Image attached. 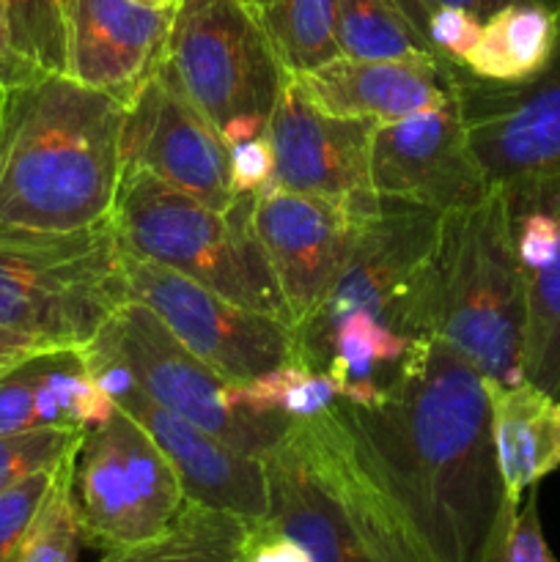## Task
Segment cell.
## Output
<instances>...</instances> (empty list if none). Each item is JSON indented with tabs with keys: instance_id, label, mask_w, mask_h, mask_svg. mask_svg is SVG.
<instances>
[{
	"instance_id": "6da1fadb",
	"label": "cell",
	"mask_w": 560,
	"mask_h": 562,
	"mask_svg": "<svg viewBox=\"0 0 560 562\" xmlns=\"http://www.w3.org/2000/svg\"><path fill=\"white\" fill-rule=\"evenodd\" d=\"M338 412L428 562H486L519 508L497 470L486 379L443 338H415L382 404Z\"/></svg>"
},
{
	"instance_id": "7a4b0ae2",
	"label": "cell",
	"mask_w": 560,
	"mask_h": 562,
	"mask_svg": "<svg viewBox=\"0 0 560 562\" xmlns=\"http://www.w3.org/2000/svg\"><path fill=\"white\" fill-rule=\"evenodd\" d=\"M126 104L58 71L0 91V231L69 236L113 220Z\"/></svg>"
},
{
	"instance_id": "3957f363",
	"label": "cell",
	"mask_w": 560,
	"mask_h": 562,
	"mask_svg": "<svg viewBox=\"0 0 560 562\" xmlns=\"http://www.w3.org/2000/svg\"><path fill=\"white\" fill-rule=\"evenodd\" d=\"M264 467L269 514L258 525L300 543L311 562H428L338 404L291 420Z\"/></svg>"
},
{
	"instance_id": "277c9868",
	"label": "cell",
	"mask_w": 560,
	"mask_h": 562,
	"mask_svg": "<svg viewBox=\"0 0 560 562\" xmlns=\"http://www.w3.org/2000/svg\"><path fill=\"white\" fill-rule=\"evenodd\" d=\"M432 333L486 382H525V289L497 184L475 206L443 214L432 263Z\"/></svg>"
},
{
	"instance_id": "5b68a950",
	"label": "cell",
	"mask_w": 560,
	"mask_h": 562,
	"mask_svg": "<svg viewBox=\"0 0 560 562\" xmlns=\"http://www.w3.org/2000/svg\"><path fill=\"white\" fill-rule=\"evenodd\" d=\"M256 195H236L225 212L141 168H124L113 228L130 256L206 285L250 311L291 324L275 274L258 241Z\"/></svg>"
},
{
	"instance_id": "8992f818",
	"label": "cell",
	"mask_w": 560,
	"mask_h": 562,
	"mask_svg": "<svg viewBox=\"0 0 560 562\" xmlns=\"http://www.w3.org/2000/svg\"><path fill=\"white\" fill-rule=\"evenodd\" d=\"M130 302L113 220L69 236L0 231V324L82 349Z\"/></svg>"
},
{
	"instance_id": "52a82bcc",
	"label": "cell",
	"mask_w": 560,
	"mask_h": 562,
	"mask_svg": "<svg viewBox=\"0 0 560 562\" xmlns=\"http://www.w3.org/2000/svg\"><path fill=\"white\" fill-rule=\"evenodd\" d=\"M443 214L417 203L382 198L377 217L357 228L338 283L316 313L294 329V362L316 368L329 329L362 311L406 338L432 333V263Z\"/></svg>"
},
{
	"instance_id": "ba28073f",
	"label": "cell",
	"mask_w": 560,
	"mask_h": 562,
	"mask_svg": "<svg viewBox=\"0 0 560 562\" xmlns=\"http://www.w3.org/2000/svg\"><path fill=\"white\" fill-rule=\"evenodd\" d=\"M163 64L217 130L236 115L269 119L289 80L247 0H179Z\"/></svg>"
},
{
	"instance_id": "9c48e42d",
	"label": "cell",
	"mask_w": 560,
	"mask_h": 562,
	"mask_svg": "<svg viewBox=\"0 0 560 562\" xmlns=\"http://www.w3.org/2000/svg\"><path fill=\"white\" fill-rule=\"evenodd\" d=\"M71 497L82 543L102 552L163 536L187 505L179 475L159 445L119 406L82 437Z\"/></svg>"
},
{
	"instance_id": "30bf717a",
	"label": "cell",
	"mask_w": 560,
	"mask_h": 562,
	"mask_svg": "<svg viewBox=\"0 0 560 562\" xmlns=\"http://www.w3.org/2000/svg\"><path fill=\"white\" fill-rule=\"evenodd\" d=\"M124 274L130 300L148 307L184 349L225 382H247L294 362V327L283 318L236 305L130 252H124Z\"/></svg>"
},
{
	"instance_id": "8fae6325",
	"label": "cell",
	"mask_w": 560,
	"mask_h": 562,
	"mask_svg": "<svg viewBox=\"0 0 560 562\" xmlns=\"http://www.w3.org/2000/svg\"><path fill=\"white\" fill-rule=\"evenodd\" d=\"M99 338L130 368L137 387L184 420L245 453L264 456L275 448L291 420L250 417L228 409L223 401L225 379L179 344L165 324L141 302H126L102 329Z\"/></svg>"
},
{
	"instance_id": "7c38bea8",
	"label": "cell",
	"mask_w": 560,
	"mask_h": 562,
	"mask_svg": "<svg viewBox=\"0 0 560 562\" xmlns=\"http://www.w3.org/2000/svg\"><path fill=\"white\" fill-rule=\"evenodd\" d=\"M379 121L322 113L289 75L272 115V181L296 195L329 203L355 223L377 217L382 195L371 179V140Z\"/></svg>"
},
{
	"instance_id": "4fadbf2b",
	"label": "cell",
	"mask_w": 560,
	"mask_h": 562,
	"mask_svg": "<svg viewBox=\"0 0 560 562\" xmlns=\"http://www.w3.org/2000/svg\"><path fill=\"white\" fill-rule=\"evenodd\" d=\"M121 157L124 168L148 170L217 212H225L236 198L223 135L165 64L126 104Z\"/></svg>"
},
{
	"instance_id": "5bb4252c",
	"label": "cell",
	"mask_w": 560,
	"mask_h": 562,
	"mask_svg": "<svg viewBox=\"0 0 560 562\" xmlns=\"http://www.w3.org/2000/svg\"><path fill=\"white\" fill-rule=\"evenodd\" d=\"M371 179L382 198L456 212L492 192L461 119L459 99L401 121L377 124Z\"/></svg>"
},
{
	"instance_id": "9a60e30c",
	"label": "cell",
	"mask_w": 560,
	"mask_h": 562,
	"mask_svg": "<svg viewBox=\"0 0 560 562\" xmlns=\"http://www.w3.org/2000/svg\"><path fill=\"white\" fill-rule=\"evenodd\" d=\"M497 187L525 289L522 376L560 401V165Z\"/></svg>"
},
{
	"instance_id": "2e32d148",
	"label": "cell",
	"mask_w": 560,
	"mask_h": 562,
	"mask_svg": "<svg viewBox=\"0 0 560 562\" xmlns=\"http://www.w3.org/2000/svg\"><path fill=\"white\" fill-rule=\"evenodd\" d=\"M467 137L489 184L560 165V38L547 69L514 86L456 75Z\"/></svg>"
},
{
	"instance_id": "e0dca14e",
	"label": "cell",
	"mask_w": 560,
	"mask_h": 562,
	"mask_svg": "<svg viewBox=\"0 0 560 562\" xmlns=\"http://www.w3.org/2000/svg\"><path fill=\"white\" fill-rule=\"evenodd\" d=\"M253 223L291 313V327H302L338 283L362 223L275 181L256 195Z\"/></svg>"
},
{
	"instance_id": "ac0fdd59",
	"label": "cell",
	"mask_w": 560,
	"mask_h": 562,
	"mask_svg": "<svg viewBox=\"0 0 560 562\" xmlns=\"http://www.w3.org/2000/svg\"><path fill=\"white\" fill-rule=\"evenodd\" d=\"M64 75L130 104L165 60L173 9L141 0H64Z\"/></svg>"
},
{
	"instance_id": "d6986e66",
	"label": "cell",
	"mask_w": 560,
	"mask_h": 562,
	"mask_svg": "<svg viewBox=\"0 0 560 562\" xmlns=\"http://www.w3.org/2000/svg\"><path fill=\"white\" fill-rule=\"evenodd\" d=\"M115 406L135 417L159 445L179 475L187 503L239 516L247 525L267 519L269 486L264 459L236 450L176 412L163 409L141 387L121 395Z\"/></svg>"
},
{
	"instance_id": "ffe728a7",
	"label": "cell",
	"mask_w": 560,
	"mask_h": 562,
	"mask_svg": "<svg viewBox=\"0 0 560 562\" xmlns=\"http://www.w3.org/2000/svg\"><path fill=\"white\" fill-rule=\"evenodd\" d=\"M459 69V64L443 55L399 60L338 55L291 77L322 113L388 124L456 102Z\"/></svg>"
},
{
	"instance_id": "44dd1931",
	"label": "cell",
	"mask_w": 560,
	"mask_h": 562,
	"mask_svg": "<svg viewBox=\"0 0 560 562\" xmlns=\"http://www.w3.org/2000/svg\"><path fill=\"white\" fill-rule=\"evenodd\" d=\"M486 384L505 499L522 505V494L560 470V401L527 382L511 387Z\"/></svg>"
},
{
	"instance_id": "7402d4cb",
	"label": "cell",
	"mask_w": 560,
	"mask_h": 562,
	"mask_svg": "<svg viewBox=\"0 0 560 562\" xmlns=\"http://www.w3.org/2000/svg\"><path fill=\"white\" fill-rule=\"evenodd\" d=\"M415 338L395 333L379 318L355 311L329 329L322 346L318 371L338 387L340 401L379 406L399 379Z\"/></svg>"
},
{
	"instance_id": "603a6c76",
	"label": "cell",
	"mask_w": 560,
	"mask_h": 562,
	"mask_svg": "<svg viewBox=\"0 0 560 562\" xmlns=\"http://www.w3.org/2000/svg\"><path fill=\"white\" fill-rule=\"evenodd\" d=\"M558 38L560 11L549 0H514L483 20L464 69L497 86L525 82L547 69Z\"/></svg>"
},
{
	"instance_id": "cb8c5ba5",
	"label": "cell",
	"mask_w": 560,
	"mask_h": 562,
	"mask_svg": "<svg viewBox=\"0 0 560 562\" xmlns=\"http://www.w3.org/2000/svg\"><path fill=\"white\" fill-rule=\"evenodd\" d=\"M36 428H93L115 404L97 384L82 349H47L25 360Z\"/></svg>"
},
{
	"instance_id": "d4e9b609",
	"label": "cell",
	"mask_w": 560,
	"mask_h": 562,
	"mask_svg": "<svg viewBox=\"0 0 560 562\" xmlns=\"http://www.w3.org/2000/svg\"><path fill=\"white\" fill-rule=\"evenodd\" d=\"M250 527L239 516L187 503L163 536L104 552L99 562H239Z\"/></svg>"
},
{
	"instance_id": "484cf974",
	"label": "cell",
	"mask_w": 560,
	"mask_h": 562,
	"mask_svg": "<svg viewBox=\"0 0 560 562\" xmlns=\"http://www.w3.org/2000/svg\"><path fill=\"white\" fill-rule=\"evenodd\" d=\"M228 409L250 417H285L311 420L340 401L338 387L324 371L302 362H285L247 382H228L223 390Z\"/></svg>"
},
{
	"instance_id": "4316f807",
	"label": "cell",
	"mask_w": 560,
	"mask_h": 562,
	"mask_svg": "<svg viewBox=\"0 0 560 562\" xmlns=\"http://www.w3.org/2000/svg\"><path fill=\"white\" fill-rule=\"evenodd\" d=\"M289 75L316 69L338 58V11L335 0H275L264 16Z\"/></svg>"
},
{
	"instance_id": "83f0119b",
	"label": "cell",
	"mask_w": 560,
	"mask_h": 562,
	"mask_svg": "<svg viewBox=\"0 0 560 562\" xmlns=\"http://www.w3.org/2000/svg\"><path fill=\"white\" fill-rule=\"evenodd\" d=\"M335 11L340 53L349 58L399 60L437 55L388 0H335Z\"/></svg>"
},
{
	"instance_id": "f1b7e54d",
	"label": "cell",
	"mask_w": 560,
	"mask_h": 562,
	"mask_svg": "<svg viewBox=\"0 0 560 562\" xmlns=\"http://www.w3.org/2000/svg\"><path fill=\"white\" fill-rule=\"evenodd\" d=\"M75 459L77 453H71L60 467L58 481H55L53 492L47 494L42 510L33 519L14 562H77L82 530L80 519H77L75 497H71Z\"/></svg>"
},
{
	"instance_id": "f546056e",
	"label": "cell",
	"mask_w": 560,
	"mask_h": 562,
	"mask_svg": "<svg viewBox=\"0 0 560 562\" xmlns=\"http://www.w3.org/2000/svg\"><path fill=\"white\" fill-rule=\"evenodd\" d=\"M11 42L36 71L66 66V5L64 0H3Z\"/></svg>"
},
{
	"instance_id": "4dcf8cb0",
	"label": "cell",
	"mask_w": 560,
	"mask_h": 562,
	"mask_svg": "<svg viewBox=\"0 0 560 562\" xmlns=\"http://www.w3.org/2000/svg\"><path fill=\"white\" fill-rule=\"evenodd\" d=\"M86 431L82 428H33V431L0 434V492L60 464L66 456L80 448Z\"/></svg>"
},
{
	"instance_id": "1f68e13d",
	"label": "cell",
	"mask_w": 560,
	"mask_h": 562,
	"mask_svg": "<svg viewBox=\"0 0 560 562\" xmlns=\"http://www.w3.org/2000/svg\"><path fill=\"white\" fill-rule=\"evenodd\" d=\"M66 459H69V456H66ZM64 461L49 467V470H42L36 472V475L25 477V481L5 488V492H0V562L16 560L22 541H25L27 530H31L33 519H36L44 499H47V494L53 492L55 481H58Z\"/></svg>"
},
{
	"instance_id": "d6a6232c",
	"label": "cell",
	"mask_w": 560,
	"mask_h": 562,
	"mask_svg": "<svg viewBox=\"0 0 560 562\" xmlns=\"http://www.w3.org/2000/svg\"><path fill=\"white\" fill-rule=\"evenodd\" d=\"M486 562H558L544 538L536 488L525 499V505H519L516 514L508 516Z\"/></svg>"
},
{
	"instance_id": "836d02e7",
	"label": "cell",
	"mask_w": 560,
	"mask_h": 562,
	"mask_svg": "<svg viewBox=\"0 0 560 562\" xmlns=\"http://www.w3.org/2000/svg\"><path fill=\"white\" fill-rule=\"evenodd\" d=\"M481 25L483 20H478L470 11L453 9V5H437L428 14V42H432L434 53L464 69L467 58H470L472 47L481 36Z\"/></svg>"
},
{
	"instance_id": "e575fe53",
	"label": "cell",
	"mask_w": 560,
	"mask_h": 562,
	"mask_svg": "<svg viewBox=\"0 0 560 562\" xmlns=\"http://www.w3.org/2000/svg\"><path fill=\"white\" fill-rule=\"evenodd\" d=\"M228 165L234 195H258L275 176V151L269 135L231 146Z\"/></svg>"
},
{
	"instance_id": "d590c367",
	"label": "cell",
	"mask_w": 560,
	"mask_h": 562,
	"mask_svg": "<svg viewBox=\"0 0 560 562\" xmlns=\"http://www.w3.org/2000/svg\"><path fill=\"white\" fill-rule=\"evenodd\" d=\"M242 558H245V562H311L300 543L264 525L250 527Z\"/></svg>"
},
{
	"instance_id": "8d00e7d4",
	"label": "cell",
	"mask_w": 560,
	"mask_h": 562,
	"mask_svg": "<svg viewBox=\"0 0 560 562\" xmlns=\"http://www.w3.org/2000/svg\"><path fill=\"white\" fill-rule=\"evenodd\" d=\"M38 71L16 53L14 42H11V31H9V20H5V9L3 0H0V91L5 88H14L20 82L31 80L36 77Z\"/></svg>"
},
{
	"instance_id": "74e56055",
	"label": "cell",
	"mask_w": 560,
	"mask_h": 562,
	"mask_svg": "<svg viewBox=\"0 0 560 562\" xmlns=\"http://www.w3.org/2000/svg\"><path fill=\"white\" fill-rule=\"evenodd\" d=\"M55 349V346L44 344V340L31 338V335H22L16 329H9L0 324V376L5 371H11L14 366H20L27 357L38 355V351Z\"/></svg>"
},
{
	"instance_id": "f35d334b",
	"label": "cell",
	"mask_w": 560,
	"mask_h": 562,
	"mask_svg": "<svg viewBox=\"0 0 560 562\" xmlns=\"http://www.w3.org/2000/svg\"><path fill=\"white\" fill-rule=\"evenodd\" d=\"M388 3L393 5V9L404 16L406 25L432 47V42H428V14H432V9H428L426 0H388Z\"/></svg>"
},
{
	"instance_id": "ab89813d",
	"label": "cell",
	"mask_w": 560,
	"mask_h": 562,
	"mask_svg": "<svg viewBox=\"0 0 560 562\" xmlns=\"http://www.w3.org/2000/svg\"><path fill=\"white\" fill-rule=\"evenodd\" d=\"M428 9H437V5H453V9H464L470 14H475L478 20H486L492 11L503 9L505 3H514V0H426ZM555 5V0H549Z\"/></svg>"
},
{
	"instance_id": "60d3db41",
	"label": "cell",
	"mask_w": 560,
	"mask_h": 562,
	"mask_svg": "<svg viewBox=\"0 0 560 562\" xmlns=\"http://www.w3.org/2000/svg\"><path fill=\"white\" fill-rule=\"evenodd\" d=\"M247 3H250L253 9L258 11V16H261V20H264V16L269 14V9H272V3H275V0H247Z\"/></svg>"
},
{
	"instance_id": "b9f144b4",
	"label": "cell",
	"mask_w": 560,
	"mask_h": 562,
	"mask_svg": "<svg viewBox=\"0 0 560 562\" xmlns=\"http://www.w3.org/2000/svg\"><path fill=\"white\" fill-rule=\"evenodd\" d=\"M141 3L154 5V9H176V3H179V0H141Z\"/></svg>"
},
{
	"instance_id": "7bdbcfd3",
	"label": "cell",
	"mask_w": 560,
	"mask_h": 562,
	"mask_svg": "<svg viewBox=\"0 0 560 562\" xmlns=\"http://www.w3.org/2000/svg\"><path fill=\"white\" fill-rule=\"evenodd\" d=\"M555 9H558V11H560V0H555Z\"/></svg>"
},
{
	"instance_id": "ee69618b",
	"label": "cell",
	"mask_w": 560,
	"mask_h": 562,
	"mask_svg": "<svg viewBox=\"0 0 560 562\" xmlns=\"http://www.w3.org/2000/svg\"><path fill=\"white\" fill-rule=\"evenodd\" d=\"M239 562H245V558H242V560H239Z\"/></svg>"
}]
</instances>
